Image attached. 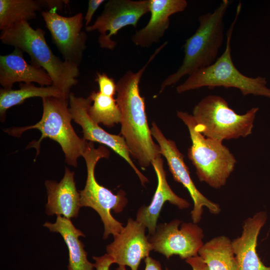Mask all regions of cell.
Segmentation results:
<instances>
[{
	"mask_svg": "<svg viewBox=\"0 0 270 270\" xmlns=\"http://www.w3.org/2000/svg\"><path fill=\"white\" fill-rule=\"evenodd\" d=\"M167 44L156 49L146 64L137 72L127 71L116 83V100L121 112L120 134L130 156L145 169L161 156L160 148L152 140L145 111L144 98L140 92L139 83L148 64Z\"/></svg>",
	"mask_w": 270,
	"mask_h": 270,
	"instance_id": "1",
	"label": "cell"
},
{
	"mask_svg": "<svg viewBox=\"0 0 270 270\" xmlns=\"http://www.w3.org/2000/svg\"><path fill=\"white\" fill-rule=\"evenodd\" d=\"M44 36L45 32L41 28L34 29L28 22L22 21L2 30L0 40L4 44L26 52L31 62L44 69L50 77L52 85L68 99L71 88L78 83V66L56 56Z\"/></svg>",
	"mask_w": 270,
	"mask_h": 270,
	"instance_id": "2",
	"label": "cell"
},
{
	"mask_svg": "<svg viewBox=\"0 0 270 270\" xmlns=\"http://www.w3.org/2000/svg\"><path fill=\"white\" fill-rule=\"evenodd\" d=\"M230 1L223 0L212 12L200 15L196 32L184 45V56L178 70L168 76L160 86V93L185 76L210 66L216 60L224 40V18Z\"/></svg>",
	"mask_w": 270,
	"mask_h": 270,
	"instance_id": "3",
	"label": "cell"
},
{
	"mask_svg": "<svg viewBox=\"0 0 270 270\" xmlns=\"http://www.w3.org/2000/svg\"><path fill=\"white\" fill-rule=\"evenodd\" d=\"M42 102L43 112L38 122L30 126L8 128L4 131L10 136L19 137L26 130L38 129L41 132V137L38 140L30 142L27 148H36L38 155L41 142L49 138L59 144L66 162L76 167L78 159L82 156L88 141L80 138L72 128L68 100L64 97L48 96L42 98Z\"/></svg>",
	"mask_w": 270,
	"mask_h": 270,
	"instance_id": "4",
	"label": "cell"
},
{
	"mask_svg": "<svg viewBox=\"0 0 270 270\" xmlns=\"http://www.w3.org/2000/svg\"><path fill=\"white\" fill-rule=\"evenodd\" d=\"M242 4L236 8V16L226 32V48L214 63L208 66L196 70L176 87L180 94L202 87L234 88L244 96L252 94L270 98V89L266 86L265 78H252L241 73L234 66L231 56L230 42L234 28L240 14Z\"/></svg>",
	"mask_w": 270,
	"mask_h": 270,
	"instance_id": "5",
	"label": "cell"
},
{
	"mask_svg": "<svg viewBox=\"0 0 270 270\" xmlns=\"http://www.w3.org/2000/svg\"><path fill=\"white\" fill-rule=\"evenodd\" d=\"M258 110L252 108L239 114L222 97L209 95L195 106L192 116L198 132L207 138L222 142L250 134Z\"/></svg>",
	"mask_w": 270,
	"mask_h": 270,
	"instance_id": "6",
	"label": "cell"
},
{
	"mask_svg": "<svg viewBox=\"0 0 270 270\" xmlns=\"http://www.w3.org/2000/svg\"><path fill=\"white\" fill-rule=\"evenodd\" d=\"M177 116L188 129L192 144L188 156L198 180L214 188L224 186L234 170L235 158L222 142L206 138L198 132L192 114L178 111Z\"/></svg>",
	"mask_w": 270,
	"mask_h": 270,
	"instance_id": "7",
	"label": "cell"
},
{
	"mask_svg": "<svg viewBox=\"0 0 270 270\" xmlns=\"http://www.w3.org/2000/svg\"><path fill=\"white\" fill-rule=\"evenodd\" d=\"M110 151L103 146L95 148L94 143L87 142L82 154L87 170L86 185L80 190L82 207H90L95 210L100 217L104 226V239H106L110 234L114 236L119 233L124 226L111 214V210L116 213L121 212L126 206L128 200L124 191L120 190L117 194L100 184L96 180L94 169L98 160L108 158Z\"/></svg>",
	"mask_w": 270,
	"mask_h": 270,
	"instance_id": "8",
	"label": "cell"
},
{
	"mask_svg": "<svg viewBox=\"0 0 270 270\" xmlns=\"http://www.w3.org/2000/svg\"><path fill=\"white\" fill-rule=\"evenodd\" d=\"M150 0H110L94 22L86 27V31H98L100 48L112 50L116 42L112 36L123 28L136 27L140 19L149 12Z\"/></svg>",
	"mask_w": 270,
	"mask_h": 270,
	"instance_id": "9",
	"label": "cell"
},
{
	"mask_svg": "<svg viewBox=\"0 0 270 270\" xmlns=\"http://www.w3.org/2000/svg\"><path fill=\"white\" fill-rule=\"evenodd\" d=\"M174 219L157 225L155 233L148 238L152 250L167 258L178 255L182 260L198 256L204 244L202 229L197 224L182 222Z\"/></svg>",
	"mask_w": 270,
	"mask_h": 270,
	"instance_id": "10",
	"label": "cell"
},
{
	"mask_svg": "<svg viewBox=\"0 0 270 270\" xmlns=\"http://www.w3.org/2000/svg\"><path fill=\"white\" fill-rule=\"evenodd\" d=\"M42 16L52 42L64 60L79 66L86 46L87 35L82 30L84 16L79 12L71 16L58 14L55 10H42Z\"/></svg>",
	"mask_w": 270,
	"mask_h": 270,
	"instance_id": "11",
	"label": "cell"
},
{
	"mask_svg": "<svg viewBox=\"0 0 270 270\" xmlns=\"http://www.w3.org/2000/svg\"><path fill=\"white\" fill-rule=\"evenodd\" d=\"M150 131L152 136L158 144L161 154L167 160L174 180L187 189L193 200L194 208L190 212L192 222L198 224L200 221L204 207L208 208L212 214H220L221 210L220 206L206 198L194 184L184 162V156L178 148L176 143L167 139L154 122L152 123Z\"/></svg>",
	"mask_w": 270,
	"mask_h": 270,
	"instance_id": "12",
	"label": "cell"
},
{
	"mask_svg": "<svg viewBox=\"0 0 270 270\" xmlns=\"http://www.w3.org/2000/svg\"><path fill=\"white\" fill-rule=\"evenodd\" d=\"M68 102L72 120L82 128L83 138L92 142L100 143L110 148L126 161L138 176L142 184L144 186L148 182V180L132 160L129 150L124 138L120 135L108 133L98 124L93 121L88 116V108L92 103L90 97H78L70 92L68 97Z\"/></svg>",
	"mask_w": 270,
	"mask_h": 270,
	"instance_id": "13",
	"label": "cell"
},
{
	"mask_svg": "<svg viewBox=\"0 0 270 270\" xmlns=\"http://www.w3.org/2000/svg\"><path fill=\"white\" fill-rule=\"evenodd\" d=\"M146 227L138 220L130 218L126 226L114 236L112 242L107 245L106 252L118 266H128L138 270L141 260L149 256L153 250L145 235Z\"/></svg>",
	"mask_w": 270,
	"mask_h": 270,
	"instance_id": "14",
	"label": "cell"
},
{
	"mask_svg": "<svg viewBox=\"0 0 270 270\" xmlns=\"http://www.w3.org/2000/svg\"><path fill=\"white\" fill-rule=\"evenodd\" d=\"M158 178L156 190L148 206H141L138 210L136 220L143 224L148 229L149 234L153 235L156 230L157 221L162 208L166 202L182 210L188 208L190 203L185 199L178 196L169 186L163 160L160 156L152 162Z\"/></svg>",
	"mask_w": 270,
	"mask_h": 270,
	"instance_id": "15",
	"label": "cell"
},
{
	"mask_svg": "<svg viewBox=\"0 0 270 270\" xmlns=\"http://www.w3.org/2000/svg\"><path fill=\"white\" fill-rule=\"evenodd\" d=\"M187 6L186 0H150V19L144 27L132 36V42L142 48H150L159 42L169 26L170 17L183 12Z\"/></svg>",
	"mask_w": 270,
	"mask_h": 270,
	"instance_id": "16",
	"label": "cell"
},
{
	"mask_svg": "<svg viewBox=\"0 0 270 270\" xmlns=\"http://www.w3.org/2000/svg\"><path fill=\"white\" fill-rule=\"evenodd\" d=\"M267 218L264 211L248 218L244 222L241 236L232 240L238 270H270V266L264 264L256 252L258 238Z\"/></svg>",
	"mask_w": 270,
	"mask_h": 270,
	"instance_id": "17",
	"label": "cell"
},
{
	"mask_svg": "<svg viewBox=\"0 0 270 270\" xmlns=\"http://www.w3.org/2000/svg\"><path fill=\"white\" fill-rule=\"evenodd\" d=\"M36 82L41 86L52 85L48 72L41 67L24 60L22 52L14 48L10 54L0 56V84L2 88L12 89L16 82Z\"/></svg>",
	"mask_w": 270,
	"mask_h": 270,
	"instance_id": "18",
	"label": "cell"
},
{
	"mask_svg": "<svg viewBox=\"0 0 270 270\" xmlns=\"http://www.w3.org/2000/svg\"><path fill=\"white\" fill-rule=\"evenodd\" d=\"M74 175V172L66 167L64 177L60 182L46 180L48 194L46 213L48 216H63L68 219L78 216L82 206Z\"/></svg>",
	"mask_w": 270,
	"mask_h": 270,
	"instance_id": "19",
	"label": "cell"
},
{
	"mask_svg": "<svg viewBox=\"0 0 270 270\" xmlns=\"http://www.w3.org/2000/svg\"><path fill=\"white\" fill-rule=\"evenodd\" d=\"M43 226L50 232L60 234L63 238L68 250V270H93L94 264L88 260L84 245L79 239L85 236L70 219L58 215L55 222H47Z\"/></svg>",
	"mask_w": 270,
	"mask_h": 270,
	"instance_id": "20",
	"label": "cell"
},
{
	"mask_svg": "<svg viewBox=\"0 0 270 270\" xmlns=\"http://www.w3.org/2000/svg\"><path fill=\"white\" fill-rule=\"evenodd\" d=\"M198 255L208 270H238L232 240L226 236H216L204 244Z\"/></svg>",
	"mask_w": 270,
	"mask_h": 270,
	"instance_id": "21",
	"label": "cell"
},
{
	"mask_svg": "<svg viewBox=\"0 0 270 270\" xmlns=\"http://www.w3.org/2000/svg\"><path fill=\"white\" fill-rule=\"evenodd\" d=\"M19 86L20 88L18 90L0 88V116L2 122L4 120L8 109L23 103L28 98L34 97L42 98L48 96L66 98L62 92L53 85L38 87L32 83H20Z\"/></svg>",
	"mask_w": 270,
	"mask_h": 270,
	"instance_id": "22",
	"label": "cell"
},
{
	"mask_svg": "<svg viewBox=\"0 0 270 270\" xmlns=\"http://www.w3.org/2000/svg\"><path fill=\"white\" fill-rule=\"evenodd\" d=\"M42 7L39 0H0V30L35 18Z\"/></svg>",
	"mask_w": 270,
	"mask_h": 270,
	"instance_id": "23",
	"label": "cell"
},
{
	"mask_svg": "<svg viewBox=\"0 0 270 270\" xmlns=\"http://www.w3.org/2000/svg\"><path fill=\"white\" fill-rule=\"evenodd\" d=\"M88 96L93 104L88 106V112L93 121L108 128L120 122L121 112L116 99L94 91Z\"/></svg>",
	"mask_w": 270,
	"mask_h": 270,
	"instance_id": "24",
	"label": "cell"
},
{
	"mask_svg": "<svg viewBox=\"0 0 270 270\" xmlns=\"http://www.w3.org/2000/svg\"><path fill=\"white\" fill-rule=\"evenodd\" d=\"M95 81L99 86V92L102 94L114 97L116 93V84L112 78H110L104 73L98 72Z\"/></svg>",
	"mask_w": 270,
	"mask_h": 270,
	"instance_id": "25",
	"label": "cell"
},
{
	"mask_svg": "<svg viewBox=\"0 0 270 270\" xmlns=\"http://www.w3.org/2000/svg\"><path fill=\"white\" fill-rule=\"evenodd\" d=\"M95 260L94 266L96 270H109L110 266L114 264L112 257L108 254L100 256H92Z\"/></svg>",
	"mask_w": 270,
	"mask_h": 270,
	"instance_id": "26",
	"label": "cell"
},
{
	"mask_svg": "<svg viewBox=\"0 0 270 270\" xmlns=\"http://www.w3.org/2000/svg\"><path fill=\"white\" fill-rule=\"evenodd\" d=\"M104 2V0H90L88 1V10L84 16L86 27L89 26L94 14Z\"/></svg>",
	"mask_w": 270,
	"mask_h": 270,
	"instance_id": "27",
	"label": "cell"
},
{
	"mask_svg": "<svg viewBox=\"0 0 270 270\" xmlns=\"http://www.w3.org/2000/svg\"><path fill=\"white\" fill-rule=\"evenodd\" d=\"M186 262L191 266L192 270H208L206 264L199 256L188 258Z\"/></svg>",
	"mask_w": 270,
	"mask_h": 270,
	"instance_id": "28",
	"label": "cell"
},
{
	"mask_svg": "<svg viewBox=\"0 0 270 270\" xmlns=\"http://www.w3.org/2000/svg\"><path fill=\"white\" fill-rule=\"evenodd\" d=\"M145 268L144 270H162L160 263L152 257L148 256L144 258ZM165 270H170L166 268Z\"/></svg>",
	"mask_w": 270,
	"mask_h": 270,
	"instance_id": "29",
	"label": "cell"
},
{
	"mask_svg": "<svg viewBox=\"0 0 270 270\" xmlns=\"http://www.w3.org/2000/svg\"><path fill=\"white\" fill-rule=\"evenodd\" d=\"M66 0H41L43 6H46L50 10H62L64 4L68 2Z\"/></svg>",
	"mask_w": 270,
	"mask_h": 270,
	"instance_id": "30",
	"label": "cell"
},
{
	"mask_svg": "<svg viewBox=\"0 0 270 270\" xmlns=\"http://www.w3.org/2000/svg\"><path fill=\"white\" fill-rule=\"evenodd\" d=\"M115 270H128L126 269V266H118Z\"/></svg>",
	"mask_w": 270,
	"mask_h": 270,
	"instance_id": "31",
	"label": "cell"
}]
</instances>
